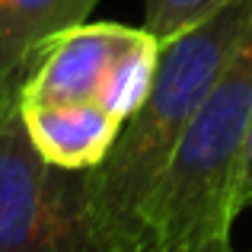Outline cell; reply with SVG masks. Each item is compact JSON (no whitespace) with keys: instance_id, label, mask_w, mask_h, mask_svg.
<instances>
[{"instance_id":"1","label":"cell","mask_w":252,"mask_h":252,"mask_svg":"<svg viewBox=\"0 0 252 252\" xmlns=\"http://www.w3.org/2000/svg\"><path fill=\"white\" fill-rule=\"evenodd\" d=\"M249 19L252 0H233L163 45L144 105L122 125L105 160L86 169L90 211L118 252H157L150 236V201L182 131L236 51Z\"/></svg>"},{"instance_id":"2","label":"cell","mask_w":252,"mask_h":252,"mask_svg":"<svg viewBox=\"0 0 252 252\" xmlns=\"http://www.w3.org/2000/svg\"><path fill=\"white\" fill-rule=\"evenodd\" d=\"M252 128V19L220 77L176 144L166 176L150 201L157 252H185L230 233L246 137Z\"/></svg>"},{"instance_id":"3","label":"cell","mask_w":252,"mask_h":252,"mask_svg":"<svg viewBox=\"0 0 252 252\" xmlns=\"http://www.w3.org/2000/svg\"><path fill=\"white\" fill-rule=\"evenodd\" d=\"M0 252H118L90 211L86 169L51 166L19 109L0 122Z\"/></svg>"},{"instance_id":"4","label":"cell","mask_w":252,"mask_h":252,"mask_svg":"<svg viewBox=\"0 0 252 252\" xmlns=\"http://www.w3.org/2000/svg\"><path fill=\"white\" fill-rule=\"evenodd\" d=\"M141 29L122 23H80L58 35L35 74L26 80V102H96L112 64L122 58Z\"/></svg>"},{"instance_id":"5","label":"cell","mask_w":252,"mask_h":252,"mask_svg":"<svg viewBox=\"0 0 252 252\" xmlns=\"http://www.w3.org/2000/svg\"><path fill=\"white\" fill-rule=\"evenodd\" d=\"M99 0H0V122L19 109L23 86L58 35L86 23Z\"/></svg>"},{"instance_id":"6","label":"cell","mask_w":252,"mask_h":252,"mask_svg":"<svg viewBox=\"0 0 252 252\" xmlns=\"http://www.w3.org/2000/svg\"><path fill=\"white\" fill-rule=\"evenodd\" d=\"M19 118L32 147L61 169H93L118 141V122L99 102H26Z\"/></svg>"},{"instance_id":"7","label":"cell","mask_w":252,"mask_h":252,"mask_svg":"<svg viewBox=\"0 0 252 252\" xmlns=\"http://www.w3.org/2000/svg\"><path fill=\"white\" fill-rule=\"evenodd\" d=\"M157 61H160V45H157V38L141 26V35H137L134 42L122 51V58L112 64V70H109V77H105L102 90H99L96 102L125 125L144 105V99H147L154 74H157Z\"/></svg>"},{"instance_id":"8","label":"cell","mask_w":252,"mask_h":252,"mask_svg":"<svg viewBox=\"0 0 252 252\" xmlns=\"http://www.w3.org/2000/svg\"><path fill=\"white\" fill-rule=\"evenodd\" d=\"M233 0H144V29L157 38V45H169L182 32L195 29L217 10Z\"/></svg>"},{"instance_id":"9","label":"cell","mask_w":252,"mask_h":252,"mask_svg":"<svg viewBox=\"0 0 252 252\" xmlns=\"http://www.w3.org/2000/svg\"><path fill=\"white\" fill-rule=\"evenodd\" d=\"M252 208V128L246 137V154H243V169H240V185H236V211Z\"/></svg>"},{"instance_id":"10","label":"cell","mask_w":252,"mask_h":252,"mask_svg":"<svg viewBox=\"0 0 252 252\" xmlns=\"http://www.w3.org/2000/svg\"><path fill=\"white\" fill-rule=\"evenodd\" d=\"M185 252H233V249H230V233L211 236V240L198 243V246H191V249H185Z\"/></svg>"}]
</instances>
